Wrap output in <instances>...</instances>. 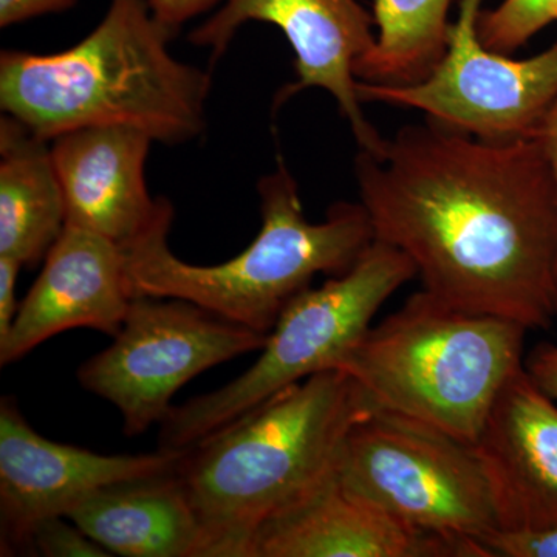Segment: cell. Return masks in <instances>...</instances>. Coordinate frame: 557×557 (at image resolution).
Wrapping results in <instances>:
<instances>
[{"label":"cell","instance_id":"obj_1","mask_svg":"<svg viewBox=\"0 0 557 557\" xmlns=\"http://www.w3.org/2000/svg\"><path fill=\"white\" fill-rule=\"evenodd\" d=\"M373 236L423 289L471 313L547 330L557 317V189L537 135L487 141L428 121L355 160Z\"/></svg>","mask_w":557,"mask_h":557},{"label":"cell","instance_id":"obj_2","mask_svg":"<svg viewBox=\"0 0 557 557\" xmlns=\"http://www.w3.org/2000/svg\"><path fill=\"white\" fill-rule=\"evenodd\" d=\"M174 33L148 0H110L95 30L54 54L2 51L0 108L51 141L83 127L123 126L182 145L207 129L211 76L175 60Z\"/></svg>","mask_w":557,"mask_h":557},{"label":"cell","instance_id":"obj_3","mask_svg":"<svg viewBox=\"0 0 557 557\" xmlns=\"http://www.w3.org/2000/svg\"><path fill=\"white\" fill-rule=\"evenodd\" d=\"M372 409L347 372L327 370L186 448L175 472L199 522L197 557H247L260 523L335 471Z\"/></svg>","mask_w":557,"mask_h":557},{"label":"cell","instance_id":"obj_4","mask_svg":"<svg viewBox=\"0 0 557 557\" xmlns=\"http://www.w3.org/2000/svg\"><path fill=\"white\" fill-rule=\"evenodd\" d=\"M262 228L236 258L194 265L172 252L170 200L152 228L121 247L127 287L135 296L177 298L220 318L269 335L289 300L317 274L347 273L375 240L361 203H336L327 219L311 223L296 180L284 163L259 182Z\"/></svg>","mask_w":557,"mask_h":557},{"label":"cell","instance_id":"obj_5","mask_svg":"<svg viewBox=\"0 0 557 557\" xmlns=\"http://www.w3.org/2000/svg\"><path fill=\"white\" fill-rule=\"evenodd\" d=\"M527 332L421 289L370 327L341 370L373 408L474 445L502 388L523 368Z\"/></svg>","mask_w":557,"mask_h":557},{"label":"cell","instance_id":"obj_6","mask_svg":"<svg viewBox=\"0 0 557 557\" xmlns=\"http://www.w3.org/2000/svg\"><path fill=\"white\" fill-rule=\"evenodd\" d=\"M416 276L405 252L373 240L347 273L289 300L258 361L239 379L172 406L160 423V448H190L278 392L317 373L343 369L383 304Z\"/></svg>","mask_w":557,"mask_h":557},{"label":"cell","instance_id":"obj_7","mask_svg":"<svg viewBox=\"0 0 557 557\" xmlns=\"http://www.w3.org/2000/svg\"><path fill=\"white\" fill-rule=\"evenodd\" d=\"M341 486L431 533L482 541L500 530L474 446L412 418L373 408L336 460Z\"/></svg>","mask_w":557,"mask_h":557},{"label":"cell","instance_id":"obj_8","mask_svg":"<svg viewBox=\"0 0 557 557\" xmlns=\"http://www.w3.org/2000/svg\"><path fill=\"white\" fill-rule=\"evenodd\" d=\"M267 338L189 300L135 296L113 343L81 366L78 381L120 410L134 437L164 420L190 380L262 350Z\"/></svg>","mask_w":557,"mask_h":557},{"label":"cell","instance_id":"obj_9","mask_svg":"<svg viewBox=\"0 0 557 557\" xmlns=\"http://www.w3.org/2000/svg\"><path fill=\"white\" fill-rule=\"evenodd\" d=\"M482 2L460 0L448 49L426 78L399 86L358 79L359 100L420 110L432 123L487 141L537 135L557 98V40L527 60L486 49Z\"/></svg>","mask_w":557,"mask_h":557},{"label":"cell","instance_id":"obj_10","mask_svg":"<svg viewBox=\"0 0 557 557\" xmlns=\"http://www.w3.org/2000/svg\"><path fill=\"white\" fill-rule=\"evenodd\" d=\"M265 22L284 33L295 51L296 81L277 91L274 109L299 91L321 89L335 98L359 149H373L383 137L364 116L355 65L372 50L375 17L358 0H225L190 35L218 61L247 22Z\"/></svg>","mask_w":557,"mask_h":557},{"label":"cell","instance_id":"obj_11","mask_svg":"<svg viewBox=\"0 0 557 557\" xmlns=\"http://www.w3.org/2000/svg\"><path fill=\"white\" fill-rule=\"evenodd\" d=\"M185 449L104 456L42 437L16 399L0 401V544L2 555L27 548L40 520L69 518L87 497L124 480L177 468Z\"/></svg>","mask_w":557,"mask_h":557},{"label":"cell","instance_id":"obj_12","mask_svg":"<svg viewBox=\"0 0 557 557\" xmlns=\"http://www.w3.org/2000/svg\"><path fill=\"white\" fill-rule=\"evenodd\" d=\"M247 557H490L478 541L418 530L344 490L335 471L263 520Z\"/></svg>","mask_w":557,"mask_h":557},{"label":"cell","instance_id":"obj_13","mask_svg":"<svg viewBox=\"0 0 557 557\" xmlns=\"http://www.w3.org/2000/svg\"><path fill=\"white\" fill-rule=\"evenodd\" d=\"M123 249L87 230L65 226L44 259L39 277L20 304L9 336L0 341V366L73 329L116 336L129 311Z\"/></svg>","mask_w":557,"mask_h":557},{"label":"cell","instance_id":"obj_14","mask_svg":"<svg viewBox=\"0 0 557 557\" xmlns=\"http://www.w3.org/2000/svg\"><path fill=\"white\" fill-rule=\"evenodd\" d=\"M472 446L502 531L557 528V401L525 368L502 388Z\"/></svg>","mask_w":557,"mask_h":557},{"label":"cell","instance_id":"obj_15","mask_svg":"<svg viewBox=\"0 0 557 557\" xmlns=\"http://www.w3.org/2000/svg\"><path fill=\"white\" fill-rule=\"evenodd\" d=\"M153 139L132 127L97 126L51 139L67 226L126 247L152 228L166 199L153 200L146 160Z\"/></svg>","mask_w":557,"mask_h":557},{"label":"cell","instance_id":"obj_16","mask_svg":"<svg viewBox=\"0 0 557 557\" xmlns=\"http://www.w3.org/2000/svg\"><path fill=\"white\" fill-rule=\"evenodd\" d=\"M110 555L197 557L200 530L175 469L104 486L70 512Z\"/></svg>","mask_w":557,"mask_h":557},{"label":"cell","instance_id":"obj_17","mask_svg":"<svg viewBox=\"0 0 557 557\" xmlns=\"http://www.w3.org/2000/svg\"><path fill=\"white\" fill-rule=\"evenodd\" d=\"M67 226L47 139L13 116L0 120V256L35 267Z\"/></svg>","mask_w":557,"mask_h":557},{"label":"cell","instance_id":"obj_18","mask_svg":"<svg viewBox=\"0 0 557 557\" xmlns=\"http://www.w3.org/2000/svg\"><path fill=\"white\" fill-rule=\"evenodd\" d=\"M450 0H375L379 36L355 65L368 83L412 84L426 78L448 49Z\"/></svg>","mask_w":557,"mask_h":557},{"label":"cell","instance_id":"obj_19","mask_svg":"<svg viewBox=\"0 0 557 557\" xmlns=\"http://www.w3.org/2000/svg\"><path fill=\"white\" fill-rule=\"evenodd\" d=\"M553 22H557V0H504L480 13L479 36L486 49L508 54Z\"/></svg>","mask_w":557,"mask_h":557},{"label":"cell","instance_id":"obj_20","mask_svg":"<svg viewBox=\"0 0 557 557\" xmlns=\"http://www.w3.org/2000/svg\"><path fill=\"white\" fill-rule=\"evenodd\" d=\"M25 552L46 557H106L108 549L87 536L72 519L49 518L33 528Z\"/></svg>","mask_w":557,"mask_h":557},{"label":"cell","instance_id":"obj_21","mask_svg":"<svg viewBox=\"0 0 557 557\" xmlns=\"http://www.w3.org/2000/svg\"><path fill=\"white\" fill-rule=\"evenodd\" d=\"M480 544L490 557H557V528L545 531H502L487 534Z\"/></svg>","mask_w":557,"mask_h":557},{"label":"cell","instance_id":"obj_22","mask_svg":"<svg viewBox=\"0 0 557 557\" xmlns=\"http://www.w3.org/2000/svg\"><path fill=\"white\" fill-rule=\"evenodd\" d=\"M148 2L153 16L175 35L186 22L222 5L225 0H148Z\"/></svg>","mask_w":557,"mask_h":557},{"label":"cell","instance_id":"obj_23","mask_svg":"<svg viewBox=\"0 0 557 557\" xmlns=\"http://www.w3.org/2000/svg\"><path fill=\"white\" fill-rule=\"evenodd\" d=\"M528 375L557 401V343H542L523 361Z\"/></svg>","mask_w":557,"mask_h":557},{"label":"cell","instance_id":"obj_24","mask_svg":"<svg viewBox=\"0 0 557 557\" xmlns=\"http://www.w3.org/2000/svg\"><path fill=\"white\" fill-rule=\"evenodd\" d=\"M22 263L11 258L0 256V341L9 336L16 319V284L22 270Z\"/></svg>","mask_w":557,"mask_h":557},{"label":"cell","instance_id":"obj_25","mask_svg":"<svg viewBox=\"0 0 557 557\" xmlns=\"http://www.w3.org/2000/svg\"><path fill=\"white\" fill-rule=\"evenodd\" d=\"M76 0H0V27L9 28L44 14L58 13Z\"/></svg>","mask_w":557,"mask_h":557},{"label":"cell","instance_id":"obj_26","mask_svg":"<svg viewBox=\"0 0 557 557\" xmlns=\"http://www.w3.org/2000/svg\"><path fill=\"white\" fill-rule=\"evenodd\" d=\"M537 137L544 146L545 153L552 168L553 177H555L557 189V98L549 108L547 115L542 121L541 127L537 131Z\"/></svg>","mask_w":557,"mask_h":557}]
</instances>
